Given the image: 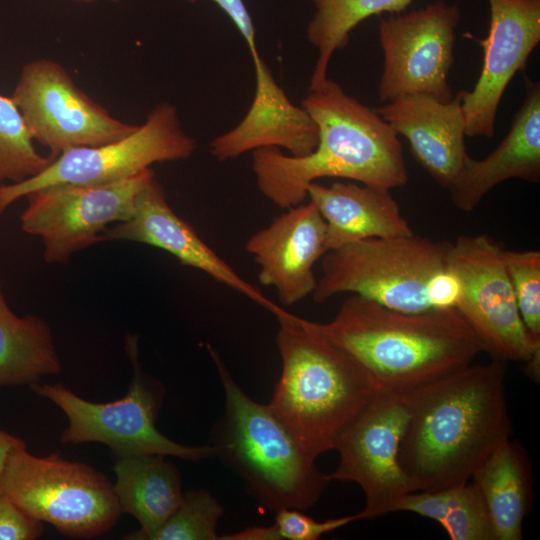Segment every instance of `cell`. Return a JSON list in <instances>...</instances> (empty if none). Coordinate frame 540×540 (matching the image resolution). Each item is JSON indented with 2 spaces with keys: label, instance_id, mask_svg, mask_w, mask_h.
<instances>
[{
  "label": "cell",
  "instance_id": "obj_12",
  "mask_svg": "<svg viewBox=\"0 0 540 540\" xmlns=\"http://www.w3.org/2000/svg\"><path fill=\"white\" fill-rule=\"evenodd\" d=\"M11 98L32 139L54 157L122 139L139 126L113 117L77 87L61 64L50 59L25 64Z\"/></svg>",
  "mask_w": 540,
  "mask_h": 540
},
{
  "label": "cell",
  "instance_id": "obj_28",
  "mask_svg": "<svg viewBox=\"0 0 540 540\" xmlns=\"http://www.w3.org/2000/svg\"><path fill=\"white\" fill-rule=\"evenodd\" d=\"M223 513V506L206 489L187 491L148 540H219L217 525Z\"/></svg>",
  "mask_w": 540,
  "mask_h": 540
},
{
  "label": "cell",
  "instance_id": "obj_32",
  "mask_svg": "<svg viewBox=\"0 0 540 540\" xmlns=\"http://www.w3.org/2000/svg\"><path fill=\"white\" fill-rule=\"evenodd\" d=\"M194 3L199 0H188ZM214 1L232 20L236 28L244 38L253 62L260 59L256 46V33L252 18L243 2V0H212Z\"/></svg>",
  "mask_w": 540,
  "mask_h": 540
},
{
  "label": "cell",
  "instance_id": "obj_22",
  "mask_svg": "<svg viewBox=\"0 0 540 540\" xmlns=\"http://www.w3.org/2000/svg\"><path fill=\"white\" fill-rule=\"evenodd\" d=\"M113 469V487L120 509L140 524L125 539L148 540L182 501L180 471L159 454L116 457Z\"/></svg>",
  "mask_w": 540,
  "mask_h": 540
},
{
  "label": "cell",
  "instance_id": "obj_6",
  "mask_svg": "<svg viewBox=\"0 0 540 540\" xmlns=\"http://www.w3.org/2000/svg\"><path fill=\"white\" fill-rule=\"evenodd\" d=\"M447 247L413 233L329 250L321 258L313 300L348 293L403 312L455 308L459 283L447 266Z\"/></svg>",
  "mask_w": 540,
  "mask_h": 540
},
{
  "label": "cell",
  "instance_id": "obj_33",
  "mask_svg": "<svg viewBox=\"0 0 540 540\" xmlns=\"http://www.w3.org/2000/svg\"><path fill=\"white\" fill-rule=\"evenodd\" d=\"M23 444H25V442L20 438H17L0 429V479L9 455L15 448Z\"/></svg>",
  "mask_w": 540,
  "mask_h": 540
},
{
  "label": "cell",
  "instance_id": "obj_27",
  "mask_svg": "<svg viewBox=\"0 0 540 540\" xmlns=\"http://www.w3.org/2000/svg\"><path fill=\"white\" fill-rule=\"evenodd\" d=\"M13 99L0 94V177L11 183L31 178L55 158L37 152Z\"/></svg>",
  "mask_w": 540,
  "mask_h": 540
},
{
  "label": "cell",
  "instance_id": "obj_35",
  "mask_svg": "<svg viewBox=\"0 0 540 540\" xmlns=\"http://www.w3.org/2000/svg\"><path fill=\"white\" fill-rule=\"evenodd\" d=\"M1 181H2V179H1V177H0V183H1Z\"/></svg>",
  "mask_w": 540,
  "mask_h": 540
},
{
  "label": "cell",
  "instance_id": "obj_16",
  "mask_svg": "<svg viewBox=\"0 0 540 540\" xmlns=\"http://www.w3.org/2000/svg\"><path fill=\"white\" fill-rule=\"evenodd\" d=\"M245 250L258 265V280L275 289L281 304L292 306L312 295L314 266L327 252L326 224L310 200L287 208L254 233Z\"/></svg>",
  "mask_w": 540,
  "mask_h": 540
},
{
  "label": "cell",
  "instance_id": "obj_23",
  "mask_svg": "<svg viewBox=\"0 0 540 540\" xmlns=\"http://www.w3.org/2000/svg\"><path fill=\"white\" fill-rule=\"evenodd\" d=\"M473 484L485 503L494 540L522 539V524L530 504L528 460L511 439L500 445L475 471Z\"/></svg>",
  "mask_w": 540,
  "mask_h": 540
},
{
  "label": "cell",
  "instance_id": "obj_11",
  "mask_svg": "<svg viewBox=\"0 0 540 540\" xmlns=\"http://www.w3.org/2000/svg\"><path fill=\"white\" fill-rule=\"evenodd\" d=\"M154 176L153 170L147 168L105 185L38 189L26 196L21 228L41 239L47 263H66L76 252L101 242L108 227L129 219L138 193Z\"/></svg>",
  "mask_w": 540,
  "mask_h": 540
},
{
  "label": "cell",
  "instance_id": "obj_14",
  "mask_svg": "<svg viewBox=\"0 0 540 540\" xmlns=\"http://www.w3.org/2000/svg\"><path fill=\"white\" fill-rule=\"evenodd\" d=\"M407 412L399 394L378 391L335 439L339 455L331 481L356 483L365 495L359 520L393 513L397 502L413 492L398 462Z\"/></svg>",
  "mask_w": 540,
  "mask_h": 540
},
{
  "label": "cell",
  "instance_id": "obj_3",
  "mask_svg": "<svg viewBox=\"0 0 540 540\" xmlns=\"http://www.w3.org/2000/svg\"><path fill=\"white\" fill-rule=\"evenodd\" d=\"M308 323L347 352L379 391L399 395L486 353L454 307L403 312L350 295L331 320Z\"/></svg>",
  "mask_w": 540,
  "mask_h": 540
},
{
  "label": "cell",
  "instance_id": "obj_7",
  "mask_svg": "<svg viewBox=\"0 0 540 540\" xmlns=\"http://www.w3.org/2000/svg\"><path fill=\"white\" fill-rule=\"evenodd\" d=\"M0 491L34 519L71 537L100 535L122 513L113 484L102 473L55 453L32 455L26 444L9 455Z\"/></svg>",
  "mask_w": 540,
  "mask_h": 540
},
{
  "label": "cell",
  "instance_id": "obj_9",
  "mask_svg": "<svg viewBox=\"0 0 540 540\" xmlns=\"http://www.w3.org/2000/svg\"><path fill=\"white\" fill-rule=\"evenodd\" d=\"M195 150L196 141L182 129L176 107L161 103L126 137L64 151L37 175L16 183L0 184V215L16 200L38 189L115 183L154 163L187 159Z\"/></svg>",
  "mask_w": 540,
  "mask_h": 540
},
{
  "label": "cell",
  "instance_id": "obj_25",
  "mask_svg": "<svg viewBox=\"0 0 540 540\" xmlns=\"http://www.w3.org/2000/svg\"><path fill=\"white\" fill-rule=\"evenodd\" d=\"M393 512H412L435 520L452 540H494L485 503L473 483L408 493Z\"/></svg>",
  "mask_w": 540,
  "mask_h": 540
},
{
  "label": "cell",
  "instance_id": "obj_24",
  "mask_svg": "<svg viewBox=\"0 0 540 540\" xmlns=\"http://www.w3.org/2000/svg\"><path fill=\"white\" fill-rule=\"evenodd\" d=\"M61 369L46 321L35 315L17 316L5 299L0 280V386L33 384Z\"/></svg>",
  "mask_w": 540,
  "mask_h": 540
},
{
  "label": "cell",
  "instance_id": "obj_31",
  "mask_svg": "<svg viewBox=\"0 0 540 540\" xmlns=\"http://www.w3.org/2000/svg\"><path fill=\"white\" fill-rule=\"evenodd\" d=\"M43 533L34 519L0 491V540H33Z\"/></svg>",
  "mask_w": 540,
  "mask_h": 540
},
{
  "label": "cell",
  "instance_id": "obj_2",
  "mask_svg": "<svg viewBox=\"0 0 540 540\" xmlns=\"http://www.w3.org/2000/svg\"><path fill=\"white\" fill-rule=\"evenodd\" d=\"M301 106L318 126V144L311 153L294 157L275 147L252 151L258 189L273 204L287 209L303 203L309 184L324 177L390 190L407 183L396 132L336 81L327 78L309 91Z\"/></svg>",
  "mask_w": 540,
  "mask_h": 540
},
{
  "label": "cell",
  "instance_id": "obj_29",
  "mask_svg": "<svg viewBox=\"0 0 540 540\" xmlns=\"http://www.w3.org/2000/svg\"><path fill=\"white\" fill-rule=\"evenodd\" d=\"M503 259L523 324L540 342V251L504 248Z\"/></svg>",
  "mask_w": 540,
  "mask_h": 540
},
{
  "label": "cell",
  "instance_id": "obj_15",
  "mask_svg": "<svg viewBox=\"0 0 540 540\" xmlns=\"http://www.w3.org/2000/svg\"><path fill=\"white\" fill-rule=\"evenodd\" d=\"M490 28L481 40L483 66L471 91H461L465 134L491 138L502 96L540 42V0H488Z\"/></svg>",
  "mask_w": 540,
  "mask_h": 540
},
{
  "label": "cell",
  "instance_id": "obj_17",
  "mask_svg": "<svg viewBox=\"0 0 540 540\" xmlns=\"http://www.w3.org/2000/svg\"><path fill=\"white\" fill-rule=\"evenodd\" d=\"M106 240L133 241L162 249L176 257L181 264L206 273L271 313L278 307L243 279L171 209L165 191L155 176L138 193L131 217L103 232L101 241Z\"/></svg>",
  "mask_w": 540,
  "mask_h": 540
},
{
  "label": "cell",
  "instance_id": "obj_20",
  "mask_svg": "<svg viewBox=\"0 0 540 540\" xmlns=\"http://www.w3.org/2000/svg\"><path fill=\"white\" fill-rule=\"evenodd\" d=\"M525 99L503 141L486 158L470 156L448 189L453 205L473 211L498 184L517 178L540 181V84L525 77Z\"/></svg>",
  "mask_w": 540,
  "mask_h": 540
},
{
  "label": "cell",
  "instance_id": "obj_30",
  "mask_svg": "<svg viewBox=\"0 0 540 540\" xmlns=\"http://www.w3.org/2000/svg\"><path fill=\"white\" fill-rule=\"evenodd\" d=\"M359 520L358 514L317 521L302 510L283 508L276 511L268 526L269 540H318L324 534Z\"/></svg>",
  "mask_w": 540,
  "mask_h": 540
},
{
  "label": "cell",
  "instance_id": "obj_26",
  "mask_svg": "<svg viewBox=\"0 0 540 540\" xmlns=\"http://www.w3.org/2000/svg\"><path fill=\"white\" fill-rule=\"evenodd\" d=\"M315 14L307 26V38L318 50L309 91L320 88L326 79L333 54L345 48L350 32L362 21L383 12L404 11L412 0H312Z\"/></svg>",
  "mask_w": 540,
  "mask_h": 540
},
{
  "label": "cell",
  "instance_id": "obj_13",
  "mask_svg": "<svg viewBox=\"0 0 540 540\" xmlns=\"http://www.w3.org/2000/svg\"><path fill=\"white\" fill-rule=\"evenodd\" d=\"M459 7L437 1L406 14H391L379 22L383 72L378 93L382 102L421 94L449 102L448 83L454 62Z\"/></svg>",
  "mask_w": 540,
  "mask_h": 540
},
{
  "label": "cell",
  "instance_id": "obj_1",
  "mask_svg": "<svg viewBox=\"0 0 540 540\" xmlns=\"http://www.w3.org/2000/svg\"><path fill=\"white\" fill-rule=\"evenodd\" d=\"M504 361L468 365L400 395L407 421L398 462L412 491L467 483L512 423Z\"/></svg>",
  "mask_w": 540,
  "mask_h": 540
},
{
  "label": "cell",
  "instance_id": "obj_8",
  "mask_svg": "<svg viewBox=\"0 0 540 540\" xmlns=\"http://www.w3.org/2000/svg\"><path fill=\"white\" fill-rule=\"evenodd\" d=\"M128 352L133 376L121 399L94 403L83 399L61 383L31 384L32 390L53 402L66 415L68 426L61 435L63 443L99 442L107 445L114 457L135 454H159L199 461L216 454L213 444L187 446L162 434L156 427L164 387L144 374L137 361L136 343L131 339Z\"/></svg>",
  "mask_w": 540,
  "mask_h": 540
},
{
  "label": "cell",
  "instance_id": "obj_4",
  "mask_svg": "<svg viewBox=\"0 0 540 540\" xmlns=\"http://www.w3.org/2000/svg\"><path fill=\"white\" fill-rule=\"evenodd\" d=\"M282 371L268 404L314 458L379 390L343 349L280 306L273 313Z\"/></svg>",
  "mask_w": 540,
  "mask_h": 540
},
{
  "label": "cell",
  "instance_id": "obj_5",
  "mask_svg": "<svg viewBox=\"0 0 540 540\" xmlns=\"http://www.w3.org/2000/svg\"><path fill=\"white\" fill-rule=\"evenodd\" d=\"M224 390V412L211 443L219 457L243 480L248 493L273 511L307 510L324 494L331 479L273 413L251 399L235 382L218 353L208 345Z\"/></svg>",
  "mask_w": 540,
  "mask_h": 540
},
{
  "label": "cell",
  "instance_id": "obj_34",
  "mask_svg": "<svg viewBox=\"0 0 540 540\" xmlns=\"http://www.w3.org/2000/svg\"><path fill=\"white\" fill-rule=\"evenodd\" d=\"M73 1H79V2H93V1H97V0H73ZM107 1L117 2L118 0H107Z\"/></svg>",
  "mask_w": 540,
  "mask_h": 540
},
{
  "label": "cell",
  "instance_id": "obj_19",
  "mask_svg": "<svg viewBox=\"0 0 540 540\" xmlns=\"http://www.w3.org/2000/svg\"><path fill=\"white\" fill-rule=\"evenodd\" d=\"M254 63L256 89L241 122L215 137L210 153L224 162L260 148H283L294 157L311 153L319 140L318 126L302 106L294 105L262 58Z\"/></svg>",
  "mask_w": 540,
  "mask_h": 540
},
{
  "label": "cell",
  "instance_id": "obj_10",
  "mask_svg": "<svg viewBox=\"0 0 540 540\" xmlns=\"http://www.w3.org/2000/svg\"><path fill=\"white\" fill-rule=\"evenodd\" d=\"M504 247L486 234L448 243L446 261L459 283L455 308L493 359L539 367L540 342L521 319L503 259Z\"/></svg>",
  "mask_w": 540,
  "mask_h": 540
},
{
  "label": "cell",
  "instance_id": "obj_21",
  "mask_svg": "<svg viewBox=\"0 0 540 540\" xmlns=\"http://www.w3.org/2000/svg\"><path fill=\"white\" fill-rule=\"evenodd\" d=\"M307 198L314 203L326 224L327 251L369 239L413 234L390 189L334 182L309 184Z\"/></svg>",
  "mask_w": 540,
  "mask_h": 540
},
{
  "label": "cell",
  "instance_id": "obj_18",
  "mask_svg": "<svg viewBox=\"0 0 540 540\" xmlns=\"http://www.w3.org/2000/svg\"><path fill=\"white\" fill-rule=\"evenodd\" d=\"M374 110L407 139L414 159L448 190L469 157L461 91L449 102L412 94Z\"/></svg>",
  "mask_w": 540,
  "mask_h": 540
}]
</instances>
